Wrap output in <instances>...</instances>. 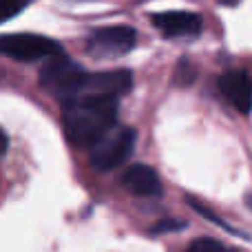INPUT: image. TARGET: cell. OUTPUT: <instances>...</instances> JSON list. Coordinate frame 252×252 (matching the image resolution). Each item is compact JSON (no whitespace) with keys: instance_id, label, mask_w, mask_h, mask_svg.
I'll use <instances>...</instances> for the list:
<instances>
[{"instance_id":"8992f818","label":"cell","mask_w":252,"mask_h":252,"mask_svg":"<svg viewBox=\"0 0 252 252\" xmlns=\"http://www.w3.org/2000/svg\"><path fill=\"white\" fill-rule=\"evenodd\" d=\"M137 33L133 27L118 25V27H102L95 29L87 40V51L93 53L95 58H118L124 53L133 51Z\"/></svg>"},{"instance_id":"ba28073f","label":"cell","mask_w":252,"mask_h":252,"mask_svg":"<svg viewBox=\"0 0 252 252\" xmlns=\"http://www.w3.org/2000/svg\"><path fill=\"white\" fill-rule=\"evenodd\" d=\"M219 89L223 97L239 111L241 115L250 113V75L246 69H232L219 78Z\"/></svg>"},{"instance_id":"5b68a950","label":"cell","mask_w":252,"mask_h":252,"mask_svg":"<svg viewBox=\"0 0 252 252\" xmlns=\"http://www.w3.org/2000/svg\"><path fill=\"white\" fill-rule=\"evenodd\" d=\"M87 71L78 64V62L69 60V58H49V64L40 71V84L51 97H56L60 104H64L71 97L73 89L82 80Z\"/></svg>"},{"instance_id":"9c48e42d","label":"cell","mask_w":252,"mask_h":252,"mask_svg":"<svg viewBox=\"0 0 252 252\" xmlns=\"http://www.w3.org/2000/svg\"><path fill=\"white\" fill-rule=\"evenodd\" d=\"M122 186L137 197H159L164 190L159 175L146 164L128 166L122 175Z\"/></svg>"},{"instance_id":"4fadbf2b","label":"cell","mask_w":252,"mask_h":252,"mask_svg":"<svg viewBox=\"0 0 252 252\" xmlns=\"http://www.w3.org/2000/svg\"><path fill=\"white\" fill-rule=\"evenodd\" d=\"M7 144H9L7 133H4V130L0 128V155H4V153H7Z\"/></svg>"},{"instance_id":"52a82bcc","label":"cell","mask_w":252,"mask_h":252,"mask_svg":"<svg viewBox=\"0 0 252 252\" xmlns=\"http://www.w3.org/2000/svg\"><path fill=\"white\" fill-rule=\"evenodd\" d=\"M153 25L168 38H195L201 33L204 22L199 13L192 11H161L153 13Z\"/></svg>"},{"instance_id":"3957f363","label":"cell","mask_w":252,"mask_h":252,"mask_svg":"<svg viewBox=\"0 0 252 252\" xmlns=\"http://www.w3.org/2000/svg\"><path fill=\"white\" fill-rule=\"evenodd\" d=\"M135 142H137V133L130 126H118L115 124L102 139L93 144V151L89 155V161L95 170L100 173H109V170L120 168L122 164L128 161V157L135 151Z\"/></svg>"},{"instance_id":"7c38bea8","label":"cell","mask_w":252,"mask_h":252,"mask_svg":"<svg viewBox=\"0 0 252 252\" xmlns=\"http://www.w3.org/2000/svg\"><path fill=\"white\" fill-rule=\"evenodd\" d=\"M188 223L184 221V219H175V217H164L159 219V221L155 223V226L151 228L153 235H161V232H173V230H182V228H186Z\"/></svg>"},{"instance_id":"277c9868","label":"cell","mask_w":252,"mask_h":252,"mask_svg":"<svg viewBox=\"0 0 252 252\" xmlns=\"http://www.w3.org/2000/svg\"><path fill=\"white\" fill-rule=\"evenodd\" d=\"M0 53L18 62H38L62 56L60 42L38 33H4L0 35Z\"/></svg>"},{"instance_id":"7a4b0ae2","label":"cell","mask_w":252,"mask_h":252,"mask_svg":"<svg viewBox=\"0 0 252 252\" xmlns=\"http://www.w3.org/2000/svg\"><path fill=\"white\" fill-rule=\"evenodd\" d=\"M133 87V73L126 69H115V71H100V73H84L78 87L73 89L71 97L64 102H78V100H89V102H118L122 95L130 91Z\"/></svg>"},{"instance_id":"30bf717a","label":"cell","mask_w":252,"mask_h":252,"mask_svg":"<svg viewBox=\"0 0 252 252\" xmlns=\"http://www.w3.org/2000/svg\"><path fill=\"white\" fill-rule=\"evenodd\" d=\"M33 0H0V22H7L22 13Z\"/></svg>"},{"instance_id":"6da1fadb","label":"cell","mask_w":252,"mask_h":252,"mask_svg":"<svg viewBox=\"0 0 252 252\" xmlns=\"http://www.w3.org/2000/svg\"><path fill=\"white\" fill-rule=\"evenodd\" d=\"M64 106L66 137L80 148H91L118 124V102H89L78 100Z\"/></svg>"},{"instance_id":"8fae6325","label":"cell","mask_w":252,"mask_h":252,"mask_svg":"<svg viewBox=\"0 0 252 252\" xmlns=\"http://www.w3.org/2000/svg\"><path fill=\"white\" fill-rule=\"evenodd\" d=\"M188 250L190 252H223L228 250L221 241L213 239V237H201V239H195L188 244Z\"/></svg>"}]
</instances>
